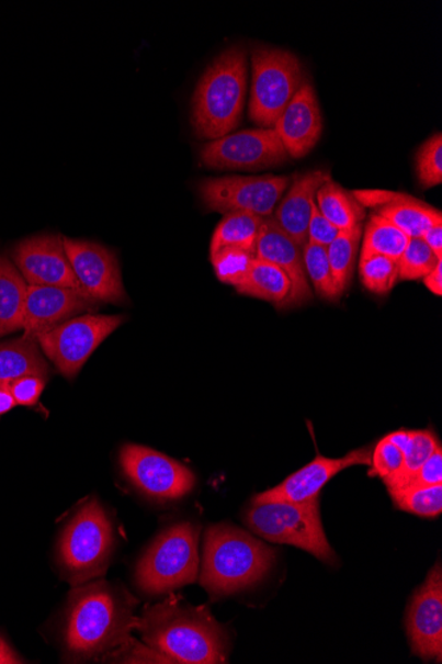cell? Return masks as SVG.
I'll list each match as a JSON object with an SVG mask.
<instances>
[{
	"mask_svg": "<svg viewBox=\"0 0 442 664\" xmlns=\"http://www.w3.org/2000/svg\"><path fill=\"white\" fill-rule=\"evenodd\" d=\"M201 159L213 169H264L290 159L274 130H248L227 134L203 146Z\"/></svg>",
	"mask_w": 442,
	"mask_h": 664,
	"instance_id": "cell-12",
	"label": "cell"
},
{
	"mask_svg": "<svg viewBox=\"0 0 442 664\" xmlns=\"http://www.w3.org/2000/svg\"><path fill=\"white\" fill-rule=\"evenodd\" d=\"M94 310H98V302L84 292L61 286L29 285L23 336L37 338L80 313Z\"/></svg>",
	"mask_w": 442,
	"mask_h": 664,
	"instance_id": "cell-17",
	"label": "cell"
},
{
	"mask_svg": "<svg viewBox=\"0 0 442 664\" xmlns=\"http://www.w3.org/2000/svg\"><path fill=\"white\" fill-rule=\"evenodd\" d=\"M16 406V402L8 386H0V415L8 414Z\"/></svg>",
	"mask_w": 442,
	"mask_h": 664,
	"instance_id": "cell-44",
	"label": "cell"
},
{
	"mask_svg": "<svg viewBox=\"0 0 442 664\" xmlns=\"http://www.w3.org/2000/svg\"><path fill=\"white\" fill-rule=\"evenodd\" d=\"M370 476H379L384 484L389 487L399 477L405 465V452L399 447L384 437L376 443L371 452Z\"/></svg>",
	"mask_w": 442,
	"mask_h": 664,
	"instance_id": "cell-36",
	"label": "cell"
},
{
	"mask_svg": "<svg viewBox=\"0 0 442 664\" xmlns=\"http://www.w3.org/2000/svg\"><path fill=\"white\" fill-rule=\"evenodd\" d=\"M412 653L424 661H442V567L439 561L426 583L413 593L407 611Z\"/></svg>",
	"mask_w": 442,
	"mask_h": 664,
	"instance_id": "cell-14",
	"label": "cell"
},
{
	"mask_svg": "<svg viewBox=\"0 0 442 664\" xmlns=\"http://www.w3.org/2000/svg\"><path fill=\"white\" fill-rule=\"evenodd\" d=\"M8 387L16 405L32 407L37 404L44 389H46V379L38 375H24L11 381Z\"/></svg>",
	"mask_w": 442,
	"mask_h": 664,
	"instance_id": "cell-38",
	"label": "cell"
},
{
	"mask_svg": "<svg viewBox=\"0 0 442 664\" xmlns=\"http://www.w3.org/2000/svg\"><path fill=\"white\" fill-rule=\"evenodd\" d=\"M422 282H424V285L433 295H442V260H440L438 266L422 279Z\"/></svg>",
	"mask_w": 442,
	"mask_h": 664,
	"instance_id": "cell-42",
	"label": "cell"
},
{
	"mask_svg": "<svg viewBox=\"0 0 442 664\" xmlns=\"http://www.w3.org/2000/svg\"><path fill=\"white\" fill-rule=\"evenodd\" d=\"M120 463L129 481L154 499H181L195 487L194 472L149 447L124 446Z\"/></svg>",
	"mask_w": 442,
	"mask_h": 664,
	"instance_id": "cell-11",
	"label": "cell"
},
{
	"mask_svg": "<svg viewBox=\"0 0 442 664\" xmlns=\"http://www.w3.org/2000/svg\"><path fill=\"white\" fill-rule=\"evenodd\" d=\"M370 449H358L343 458H325L317 455L305 468L287 476L283 483L253 497L254 503L290 502L306 503L319 497L320 491L332 477L354 465H370Z\"/></svg>",
	"mask_w": 442,
	"mask_h": 664,
	"instance_id": "cell-16",
	"label": "cell"
},
{
	"mask_svg": "<svg viewBox=\"0 0 442 664\" xmlns=\"http://www.w3.org/2000/svg\"><path fill=\"white\" fill-rule=\"evenodd\" d=\"M421 239L431 248L435 257L442 259V223L428 228L426 234L421 236Z\"/></svg>",
	"mask_w": 442,
	"mask_h": 664,
	"instance_id": "cell-41",
	"label": "cell"
},
{
	"mask_svg": "<svg viewBox=\"0 0 442 664\" xmlns=\"http://www.w3.org/2000/svg\"><path fill=\"white\" fill-rule=\"evenodd\" d=\"M199 533L201 529L191 522L166 528L138 561L136 581L139 589L147 594H165L195 583L201 567Z\"/></svg>",
	"mask_w": 442,
	"mask_h": 664,
	"instance_id": "cell-7",
	"label": "cell"
},
{
	"mask_svg": "<svg viewBox=\"0 0 442 664\" xmlns=\"http://www.w3.org/2000/svg\"><path fill=\"white\" fill-rule=\"evenodd\" d=\"M274 560L272 547L239 528L219 524L204 536L201 584L214 596H229L264 578Z\"/></svg>",
	"mask_w": 442,
	"mask_h": 664,
	"instance_id": "cell-3",
	"label": "cell"
},
{
	"mask_svg": "<svg viewBox=\"0 0 442 664\" xmlns=\"http://www.w3.org/2000/svg\"><path fill=\"white\" fill-rule=\"evenodd\" d=\"M143 640L172 663H226L228 640L222 626L204 606H191L170 596L149 606L138 619Z\"/></svg>",
	"mask_w": 442,
	"mask_h": 664,
	"instance_id": "cell-2",
	"label": "cell"
},
{
	"mask_svg": "<svg viewBox=\"0 0 442 664\" xmlns=\"http://www.w3.org/2000/svg\"><path fill=\"white\" fill-rule=\"evenodd\" d=\"M102 660L120 663H172L168 656L158 653L150 646L145 648L143 644L134 642L132 638L120 644L117 651H109Z\"/></svg>",
	"mask_w": 442,
	"mask_h": 664,
	"instance_id": "cell-37",
	"label": "cell"
},
{
	"mask_svg": "<svg viewBox=\"0 0 442 664\" xmlns=\"http://www.w3.org/2000/svg\"><path fill=\"white\" fill-rule=\"evenodd\" d=\"M331 178L324 170L307 171L294 177L290 190L275 210L273 221L283 232L291 236L301 248L307 243V229L311 216L313 203L320 187Z\"/></svg>",
	"mask_w": 442,
	"mask_h": 664,
	"instance_id": "cell-21",
	"label": "cell"
},
{
	"mask_svg": "<svg viewBox=\"0 0 442 664\" xmlns=\"http://www.w3.org/2000/svg\"><path fill=\"white\" fill-rule=\"evenodd\" d=\"M303 257L306 274L318 296L326 302H337L338 299H341L335 279H332L328 248L307 241L303 248Z\"/></svg>",
	"mask_w": 442,
	"mask_h": 664,
	"instance_id": "cell-30",
	"label": "cell"
},
{
	"mask_svg": "<svg viewBox=\"0 0 442 664\" xmlns=\"http://www.w3.org/2000/svg\"><path fill=\"white\" fill-rule=\"evenodd\" d=\"M274 131L290 157L303 158L316 148L322 136L324 119L310 82H303L281 114Z\"/></svg>",
	"mask_w": 442,
	"mask_h": 664,
	"instance_id": "cell-19",
	"label": "cell"
},
{
	"mask_svg": "<svg viewBox=\"0 0 442 664\" xmlns=\"http://www.w3.org/2000/svg\"><path fill=\"white\" fill-rule=\"evenodd\" d=\"M264 220L249 213L227 214L215 229L211 240V255L223 248H239L254 254Z\"/></svg>",
	"mask_w": 442,
	"mask_h": 664,
	"instance_id": "cell-26",
	"label": "cell"
},
{
	"mask_svg": "<svg viewBox=\"0 0 442 664\" xmlns=\"http://www.w3.org/2000/svg\"><path fill=\"white\" fill-rule=\"evenodd\" d=\"M248 82L246 48L229 47L211 64L192 98V125L197 136L219 139L240 124Z\"/></svg>",
	"mask_w": 442,
	"mask_h": 664,
	"instance_id": "cell-4",
	"label": "cell"
},
{
	"mask_svg": "<svg viewBox=\"0 0 442 664\" xmlns=\"http://www.w3.org/2000/svg\"><path fill=\"white\" fill-rule=\"evenodd\" d=\"M439 259L426 245L421 238H409L407 248L401 258L397 261L399 265V280L405 282H416L422 280L429 272L438 266Z\"/></svg>",
	"mask_w": 442,
	"mask_h": 664,
	"instance_id": "cell-34",
	"label": "cell"
},
{
	"mask_svg": "<svg viewBox=\"0 0 442 664\" xmlns=\"http://www.w3.org/2000/svg\"><path fill=\"white\" fill-rule=\"evenodd\" d=\"M363 226L359 225L348 232H341L337 238L330 243L328 248V258L331 268L332 279L339 295H343L352 282L354 274L355 260L361 243Z\"/></svg>",
	"mask_w": 442,
	"mask_h": 664,
	"instance_id": "cell-28",
	"label": "cell"
},
{
	"mask_svg": "<svg viewBox=\"0 0 442 664\" xmlns=\"http://www.w3.org/2000/svg\"><path fill=\"white\" fill-rule=\"evenodd\" d=\"M12 260L29 285L81 291L60 236L41 235L21 241L12 252Z\"/></svg>",
	"mask_w": 442,
	"mask_h": 664,
	"instance_id": "cell-15",
	"label": "cell"
},
{
	"mask_svg": "<svg viewBox=\"0 0 442 664\" xmlns=\"http://www.w3.org/2000/svg\"><path fill=\"white\" fill-rule=\"evenodd\" d=\"M316 203L319 212L339 232H348V229L362 225V222L366 218V209L356 201L352 193L332 181V178L326 181L317 191Z\"/></svg>",
	"mask_w": 442,
	"mask_h": 664,
	"instance_id": "cell-24",
	"label": "cell"
},
{
	"mask_svg": "<svg viewBox=\"0 0 442 664\" xmlns=\"http://www.w3.org/2000/svg\"><path fill=\"white\" fill-rule=\"evenodd\" d=\"M352 195L364 209L373 207L376 215L400 228L408 238H421L428 228L442 223L440 210L408 194L367 190L354 191Z\"/></svg>",
	"mask_w": 442,
	"mask_h": 664,
	"instance_id": "cell-20",
	"label": "cell"
},
{
	"mask_svg": "<svg viewBox=\"0 0 442 664\" xmlns=\"http://www.w3.org/2000/svg\"><path fill=\"white\" fill-rule=\"evenodd\" d=\"M246 522L268 541L304 549L324 563H337L320 520L319 497L306 503L252 502Z\"/></svg>",
	"mask_w": 442,
	"mask_h": 664,
	"instance_id": "cell-5",
	"label": "cell"
},
{
	"mask_svg": "<svg viewBox=\"0 0 442 664\" xmlns=\"http://www.w3.org/2000/svg\"><path fill=\"white\" fill-rule=\"evenodd\" d=\"M124 322V316L73 317L36 340L57 370L67 379H75L94 350Z\"/></svg>",
	"mask_w": 442,
	"mask_h": 664,
	"instance_id": "cell-9",
	"label": "cell"
},
{
	"mask_svg": "<svg viewBox=\"0 0 442 664\" xmlns=\"http://www.w3.org/2000/svg\"><path fill=\"white\" fill-rule=\"evenodd\" d=\"M440 446V440L432 430H408L406 442L401 447L405 465L399 477L387 487L388 493L400 489Z\"/></svg>",
	"mask_w": 442,
	"mask_h": 664,
	"instance_id": "cell-29",
	"label": "cell"
},
{
	"mask_svg": "<svg viewBox=\"0 0 442 664\" xmlns=\"http://www.w3.org/2000/svg\"><path fill=\"white\" fill-rule=\"evenodd\" d=\"M256 255L239 248H223V250L211 255V263L217 279L224 284L239 286L245 283L249 271L253 266Z\"/></svg>",
	"mask_w": 442,
	"mask_h": 664,
	"instance_id": "cell-33",
	"label": "cell"
},
{
	"mask_svg": "<svg viewBox=\"0 0 442 664\" xmlns=\"http://www.w3.org/2000/svg\"><path fill=\"white\" fill-rule=\"evenodd\" d=\"M291 280L277 266L256 258L245 283L236 286L240 295L252 296L272 303L275 308L283 310L285 300L290 296Z\"/></svg>",
	"mask_w": 442,
	"mask_h": 664,
	"instance_id": "cell-25",
	"label": "cell"
},
{
	"mask_svg": "<svg viewBox=\"0 0 442 664\" xmlns=\"http://www.w3.org/2000/svg\"><path fill=\"white\" fill-rule=\"evenodd\" d=\"M416 171L422 188L442 183V134L435 133L416 153Z\"/></svg>",
	"mask_w": 442,
	"mask_h": 664,
	"instance_id": "cell-35",
	"label": "cell"
},
{
	"mask_svg": "<svg viewBox=\"0 0 442 664\" xmlns=\"http://www.w3.org/2000/svg\"><path fill=\"white\" fill-rule=\"evenodd\" d=\"M408 241V236L400 228L382 216L373 214L364 228L361 258L382 255V257L399 261Z\"/></svg>",
	"mask_w": 442,
	"mask_h": 664,
	"instance_id": "cell-27",
	"label": "cell"
},
{
	"mask_svg": "<svg viewBox=\"0 0 442 664\" xmlns=\"http://www.w3.org/2000/svg\"><path fill=\"white\" fill-rule=\"evenodd\" d=\"M29 284L9 258L0 257V338L23 328Z\"/></svg>",
	"mask_w": 442,
	"mask_h": 664,
	"instance_id": "cell-23",
	"label": "cell"
},
{
	"mask_svg": "<svg viewBox=\"0 0 442 664\" xmlns=\"http://www.w3.org/2000/svg\"><path fill=\"white\" fill-rule=\"evenodd\" d=\"M252 71L249 119L269 130L277 124L293 95L303 86V66L290 50L256 48Z\"/></svg>",
	"mask_w": 442,
	"mask_h": 664,
	"instance_id": "cell-8",
	"label": "cell"
},
{
	"mask_svg": "<svg viewBox=\"0 0 442 664\" xmlns=\"http://www.w3.org/2000/svg\"><path fill=\"white\" fill-rule=\"evenodd\" d=\"M291 183L292 178L285 176L223 177L203 181L199 191L213 212L249 213L269 218Z\"/></svg>",
	"mask_w": 442,
	"mask_h": 664,
	"instance_id": "cell-10",
	"label": "cell"
},
{
	"mask_svg": "<svg viewBox=\"0 0 442 664\" xmlns=\"http://www.w3.org/2000/svg\"><path fill=\"white\" fill-rule=\"evenodd\" d=\"M389 496L405 513L420 517H438L442 513V484L393 491Z\"/></svg>",
	"mask_w": 442,
	"mask_h": 664,
	"instance_id": "cell-31",
	"label": "cell"
},
{
	"mask_svg": "<svg viewBox=\"0 0 442 664\" xmlns=\"http://www.w3.org/2000/svg\"><path fill=\"white\" fill-rule=\"evenodd\" d=\"M24 663L22 657L19 656L14 649L10 646L8 641L0 635V664H19Z\"/></svg>",
	"mask_w": 442,
	"mask_h": 664,
	"instance_id": "cell-43",
	"label": "cell"
},
{
	"mask_svg": "<svg viewBox=\"0 0 442 664\" xmlns=\"http://www.w3.org/2000/svg\"><path fill=\"white\" fill-rule=\"evenodd\" d=\"M114 548L112 521L99 500H89L64 528L59 561L72 585L104 576Z\"/></svg>",
	"mask_w": 442,
	"mask_h": 664,
	"instance_id": "cell-6",
	"label": "cell"
},
{
	"mask_svg": "<svg viewBox=\"0 0 442 664\" xmlns=\"http://www.w3.org/2000/svg\"><path fill=\"white\" fill-rule=\"evenodd\" d=\"M359 274L362 283L370 292L376 295H387L393 291L397 280H399V265L394 259L373 255V257L361 258L359 263Z\"/></svg>",
	"mask_w": 442,
	"mask_h": 664,
	"instance_id": "cell-32",
	"label": "cell"
},
{
	"mask_svg": "<svg viewBox=\"0 0 442 664\" xmlns=\"http://www.w3.org/2000/svg\"><path fill=\"white\" fill-rule=\"evenodd\" d=\"M81 291L98 303L126 304L117 257L98 243L63 238Z\"/></svg>",
	"mask_w": 442,
	"mask_h": 664,
	"instance_id": "cell-13",
	"label": "cell"
},
{
	"mask_svg": "<svg viewBox=\"0 0 442 664\" xmlns=\"http://www.w3.org/2000/svg\"><path fill=\"white\" fill-rule=\"evenodd\" d=\"M137 601L120 587L98 581L70 593L64 628L67 653L77 662L104 656L138 628Z\"/></svg>",
	"mask_w": 442,
	"mask_h": 664,
	"instance_id": "cell-1",
	"label": "cell"
},
{
	"mask_svg": "<svg viewBox=\"0 0 442 664\" xmlns=\"http://www.w3.org/2000/svg\"><path fill=\"white\" fill-rule=\"evenodd\" d=\"M341 233L332 225L331 222L325 218V215L319 212L317 203H313L309 229H307V241L314 245L328 247L335 240L338 234Z\"/></svg>",
	"mask_w": 442,
	"mask_h": 664,
	"instance_id": "cell-40",
	"label": "cell"
},
{
	"mask_svg": "<svg viewBox=\"0 0 442 664\" xmlns=\"http://www.w3.org/2000/svg\"><path fill=\"white\" fill-rule=\"evenodd\" d=\"M254 255L260 260L277 266L291 280L290 296L285 300L283 310L311 302L313 292L309 280H307L303 248L272 218H265L262 222Z\"/></svg>",
	"mask_w": 442,
	"mask_h": 664,
	"instance_id": "cell-18",
	"label": "cell"
},
{
	"mask_svg": "<svg viewBox=\"0 0 442 664\" xmlns=\"http://www.w3.org/2000/svg\"><path fill=\"white\" fill-rule=\"evenodd\" d=\"M442 484V447L440 446L428 461L416 471V474L408 479V482L400 489L431 487V485ZM399 491V489H397ZM393 493V491H390Z\"/></svg>",
	"mask_w": 442,
	"mask_h": 664,
	"instance_id": "cell-39",
	"label": "cell"
},
{
	"mask_svg": "<svg viewBox=\"0 0 442 664\" xmlns=\"http://www.w3.org/2000/svg\"><path fill=\"white\" fill-rule=\"evenodd\" d=\"M49 367L36 338L21 337L0 344V386L24 375H38L47 380Z\"/></svg>",
	"mask_w": 442,
	"mask_h": 664,
	"instance_id": "cell-22",
	"label": "cell"
}]
</instances>
